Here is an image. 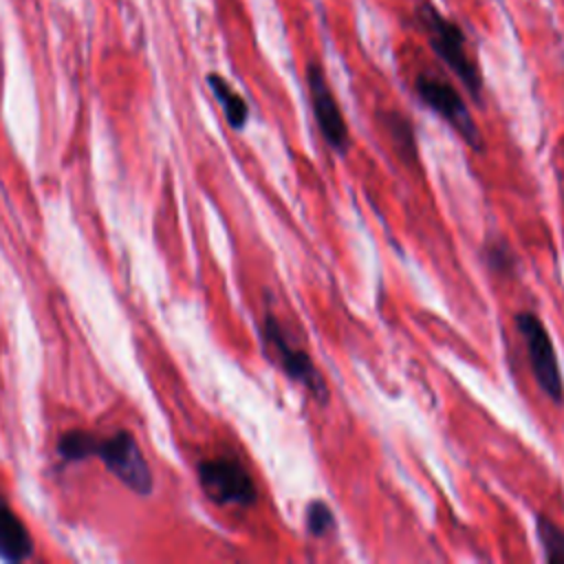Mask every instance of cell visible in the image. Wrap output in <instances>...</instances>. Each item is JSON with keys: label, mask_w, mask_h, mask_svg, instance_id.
Instances as JSON below:
<instances>
[{"label": "cell", "mask_w": 564, "mask_h": 564, "mask_svg": "<svg viewBox=\"0 0 564 564\" xmlns=\"http://www.w3.org/2000/svg\"><path fill=\"white\" fill-rule=\"evenodd\" d=\"M59 454L66 460H82L86 456H99L112 476H117L126 487L137 494L152 491V474L150 467L128 432H115L112 436L97 438L86 432H68L59 438Z\"/></svg>", "instance_id": "obj_1"}, {"label": "cell", "mask_w": 564, "mask_h": 564, "mask_svg": "<svg viewBox=\"0 0 564 564\" xmlns=\"http://www.w3.org/2000/svg\"><path fill=\"white\" fill-rule=\"evenodd\" d=\"M419 20L423 24V31L430 40L432 51L441 57V62L463 82V86L467 88V93L474 99H480V90H482V77L478 66L474 64V59L467 53V44H465V35L463 31L447 20L445 15H441L434 7L425 4L419 9Z\"/></svg>", "instance_id": "obj_2"}, {"label": "cell", "mask_w": 564, "mask_h": 564, "mask_svg": "<svg viewBox=\"0 0 564 564\" xmlns=\"http://www.w3.org/2000/svg\"><path fill=\"white\" fill-rule=\"evenodd\" d=\"M262 339L267 350L271 352V359L284 370L289 379L300 383L311 392V397L319 403L328 401V386L313 364L311 355H306L289 335V330L280 324V319L273 313L264 315L262 322Z\"/></svg>", "instance_id": "obj_3"}, {"label": "cell", "mask_w": 564, "mask_h": 564, "mask_svg": "<svg viewBox=\"0 0 564 564\" xmlns=\"http://www.w3.org/2000/svg\"><path fill=\"white\" fill-rule=\"evenodd\" d=\"M414 90L421 97V101L434 110L447 126H452V130L474 150L482 148V137L480 130L467 108V104L463 101L460 93L445 82L443 77L434 75V73H419L414 79Z\"/></svg>", "instance_id": "obj_4"}, {"label": "cell", "mask_w": 564, "mask_h": 564, "mask_svg": "<svg viewBox=\"0 0 564 564\" xmlns=\"http://www.w3.org/2000/svg\"><path fill=\"white\" fill-rule=\"evenodd\" d=\"M516 328L524 341L527 359L531 364L533 377L540 386V390L555 403H562L564 399V383L560 364L555 357V348L551 341V335L542 319L531 311H520L516 315Z\"/></svg>", "instance_id": "obj_5"}, {"label": "cell", "mask_w": 564, "mask_h": 564, "mask_svg": "<svg viewBox=\"0 0 564 564\" xmlns=\"http://www.w3.org/2000/svg\"><path fill=\"white\" fill-rule=\"evenodd\" d=\"M198 482L205 496L223 507H251L258 498L249 471L234 456H214L200 460Z\"/></svg>", "instance_id": "obj_6"}, {"label": "cell", "mask_w": 564, "mask_h": 564, "mask_svg": "<svg viewBox=\"0 0 564 564\" xmlns=\"http://www.w3.org/2000/svg\"><path fill=\"white\" fill-rule=\"evenodd\" d=\"M306 84H308L313 115H315V121H317V128H319L322 137L326 139V143L337 154H346V150H348V126H346V119L339 110V104H337L319 64H308L306 66Z\"/></svg>", "instance_id": "obj_7"}, {"label": "cell", "mask_w": 564, "mask_h": 564, "mask_svg": "<svg viewBox=\"0 0 564 564\" xmlns=\"http://www.w3.org/2000/svg\"><path fill=\"white\" fill-rule=\"evenodd\" d=\"M33 542L22 520L13 513L9 502L0 496V557L7 562L29 560Z\"/></svg>", "instance_id": "obj_8"}, {"label": "cell", "mask_w": 564, "mask_h": 564, "mask_svg": "<svg viewBox=\"0 0 564 564\" xmlns=\"http://www.w3.org/2000/svg\"><path fill=\"white\" fill-rule=\"evenodd\" d=\"M381 123L392 141L394 150L399 152V156L405 163H412L416 159V141H414V130H412L410 119L403 117L401 112L388 110V112H381Z\"/></svg>", "instance_id": "obj_9"}, {"label": "cell", "mask_w": 564, "mask_h": 564, "mask_svg": "<svg viewBox=\"0 0 564 564\" xmlns=\"http://www.w3.org/2000/svg\"><path fill=\"white\" fill-rule=\"evenodd\" d=\"M207 84H209L214 97L218 99V104L223 106V112H225L229 126L240 130L247 123V117H249V108H247L245 99L220 75H209Z\"/></svg>", "instance_id": "obj_10"}, {"label": "cell", "mask_w": 564, "mask_h": 564, "mask_svg": "<svg viewBox=\"0 0 564 564\" xmlns=\"http://www.w3.org/2000/svg\"><path fill=\"white\" fill-rule=\"evenodd\" d=\"M535 527H538V538L544 549L546 562H553V564L564 562V529L546 516H538Z\"/></svg>", "instance_id": "obj_11"}, {"label": "cell", "mask_w": 564, "mask_h": 564, "mask_svg": "<svg viewBox=\"0 0 564 564\" xmlns=\"http://www.w3.org/2000/svg\"><path fill=\"white\" fill-rule=\"evenodd\" d=\"M335 529V516L324 500H313L306 507V531L313 538H324Z\"/></svg>", "instance_id": "obj_12"}, {"label": "cell", "mask_w": 564, "mask_h": 564, "mask_svg": "<svg viewBox=\"0 0 564 564\" xmlns=\"http://www.w3.org/2000/svg\"><path fill=\"white\" fill-rule=\"evenodd\" d=\"M485 256H487V264L498 271L500 275H511L518 267V260L513 256V251L509 249V245H505L502 240L498 242H489L485 247Z\"/></svg>", "instance_id": "obj_13"}]
</instances>
